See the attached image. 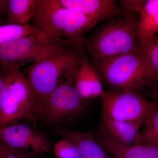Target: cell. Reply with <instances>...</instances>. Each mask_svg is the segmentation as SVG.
I'll list each match as a JSON object with an SVG mask.
<instances>
[{"mask_svg":"<svg viewBox=\"0 0 158 158\" xmlns=\"http://www.w3.org/2000/svg\"><path fill=\"white\" fill-rule=\"evenodd\" d=\"M32 25L49 42L81 45L85 34L96 25L89 18L63 7L59 0H37Z\"/></svg>","mask_w":158,"mask_h":158,"instance_id":"cell-1","label":"cell"},{"mask_svg":"<svg viewBox=\"0 0 158 158\" xmlns=\"http://www.w3.org/2000/svg\"><path fill=\"white\" fill-rule=\"evenodd\" d=\"M80 62L78 46L59 45L29 66L27 78L37 94L38 102L59 85L74 82Z\"/></svg>","mask_w":158,"mask_h":158,"instance_id":"cell-2","label":"cell"},{"mask_svg":"<svg viewBox=\"0 0 158 158\" xmlns=\"http://www.w3.org/2000/svg\"><path fill=\"white\" fill-rule=\"evenodd\" d=\"M135 16L117 18L106 21L88 37L81 46L87 51L93 65L130 53H138Z\"/></svg>","mask_w":158,"mask_h":158,"instance_id":"cell-3","label":"cell"},{"mask_svg":"<svg viewBox=\"0 0 158 158\" xmlns=\"http://www.w3.org/2000/svg\"><path fill=\"white\" fill-rule=\"evenodd\" d=\"M38 104L37 94L20 69L8 70L0 127L23 120L35 122Z\"/></svg>","mask_w":158,"mask_h":158,"instance_id":"cell-4","label":"cell"},{"mask_svg":"<svg viewBox=\"0 0 158 158\" xmlns=\"http://www.w3.org/2000/svg\"><path fill=\"white\" fill-rule=\"evenodd\" d=\"M93 65L109 89L141 91L150 83L140 52L105 60Z\"/></svg>","mask_w":158,"mask_h":158,"instance_id":"cell-5","label":"cell"},{"mask_svg":"<svg viewBox=\"0 0 158 158\" xmlns=\"http://www.w3.org/2000/svg\"><path fill=\"white\" fill-rule=\"evenodd\" d=\"M85 101L77 90L74 82H65L38 102L36 121L55 127L66 124L81 115Z\"/></svg>","mask_w":158,"mask_h":158,"instance_id":"cell-6","label":"cell"},{"mask_svg":"<svg viewBox=\"0 0 158 158\" xmlns=\"http://www.w3.org/2000/svg\"><path fill=\"white\" fill-rule=\"evenodd\" d=\"M58 46L49 42L39 32L20 37L0 45V69H20L37 62Z\"/></svg>","mask_w":158,"mask_h":158,"instance_id":"cell-7","label":"cell"},{"mask_svg":"<svg viewBox=\"0 0 158 158\" xmlns=\"http://www.w3.org/2000/svg\"><path fill=\"white\" fill-rule=\"evenodd\" d=\"M102 112L111 118L127 122L144 121L154 101L137 90L109 89L101 97Z\"/></svg>","mask_w":158,"mask_h":158,"instance_id":"cell-8","label":"cell"},{"mask_svg":"<svg viewBox=\"0 0 158 158\" xmlns=\"http://www.w3.org/2000/svg\"><path fill=\"white\" fill-rule=\"evenodd\" d=\"M0 140L11 148L37 156L50 152L53 147L45 134L20 122L0 127Z\"/></svg>","mask_w":158,"mask_h":158,"instance_id":"cell-9","label":"cell"},{"mask_svg":"<svg viewBox=\"0 0 158 158\" xmlns=\"http://www.w3.org/2000/svg\"><path fill=\"white\" fill-rule=\"evenodd\" d=\"M63 7L81 13L98 23L108 20L131 16L114 0H59Z\"/></svg>","mask_w":158,"mask_h":158,"instance_id":"cell-10","label":"cell"},{"mask_svg":"<svg viewBox=\"0 0 158 158\" xmlns=\"http://www.w3.org/2000/svg\"><path fill=\"white\" fill-rule=\"evenodd\" d=\"M78 48L80 62L75 78L76 88L82 98L85 100L101 98L105 91L103 81L89 60L83 47L78 45Z\"/></svg>","mask_w":158,"mask_h":158,"instance_id":"cell-11","label":"cell"},{"mask_svg":"<svg viewBox=\"0 0 158 158\" xmlns=\"http://www.w3.org/2000/svg\"><path fill=\"white\" fill-rule=\"evenodd\" d=\"M97 141L113 158H158V146L153 144H122L103 126L94 133Z\"/></svg>","mask_w":158,"mask_h":158,"instance_id":"cell-12","label":"cell"},{"mask_svg":"<svg viewBox=\"0 0 158 158\" xmlns=\"http://www.w3.org/2000/svg\"><path fill=\"white\" fill-rule=\"evenodd\" d=\"M53 133L74 143L82 158H113L97 141L93 130L77 132L61 126L54 127Z\"/></svg>","mask_w":158,"mask_h":158,"instance_id":"cell-13","label":"cell"},{"mask_svg":"<svg viewBox=\"0 0 158 158\" xmlns=\"http://www.w3.org/2000/svg\"><path fill=\"white\" fill-rule=\"evenodd\" d=\"M140 15L135 28L139 49L149 44L158 36V0L145 1Z\"/></svg>","mask_w":158,"mask_h":158,"instance_id":"cell-14","label":"cell"},{"mask_svg":"<svg viewBox=\"0 0 158 158\" xmlns=\"http://www.w3.org/2000/svg\"><path fill=\"white\" fill-rule=\"evenodd\" d=\"M102 119L103 127L116 141L127 145L138 144L143 121H120L111 118L103 112Z\"/></svg>","mask_w":158,"mask_h":158,"instance_id":"cell-15","label":"cell"},{"mask_svg":"<svg viewBox=\"0 0 158 158\" xmlns=\"http://www.w3.org/2000/svg\"><path fill=\"white\" fill-rule=\"evenodd\" d=\"M37 0H9L6 24H29L37 6Z\"/></svg>","mask_w":158,"mask_h":158,"instance_id":"cell-16","label":"cell"},{"mask_svg":"<svg viewBox=\"0 0 158 158\" xmlns=\"http://www.w3.org/2000/svg\"><path fill=\"white\" fill-rule=\"evenodd\" d=\"M153 101L152 106L144 118L138 144L158 146V103Z\"/></svg>","mask_w":158,"mask_h":158,"instance_id":"cell-17","label":"cell"},{"mask_svg":"<svg viewBox=\"0 0 158 158\" xmlns=\"http://www.w3.org/2000/svg\"><path fill=\"white\" fill-rule=\"evenodd\" d=\"M139 50L147 69L150 83L158 82V36Z\"/></svg>","mask_w":158,"mask_h":158,"instance_id":"cell-18","label":"cell"},{"mask_svg":"<svg viewBox=\"0 0 158 158\" xmlns=\"http://www.w3.org/2000/svg\"><path fill=\"white\" fill-rule=\"evenodd\" d=\"M39 33L33 26L5 24L0 25V45L20 37Z\"/></svg>","mask_w":158,"mask_h":158,"instance_id":"cell-19","label":"cell"},{"mask_svg":"<svg viewBox=\"0 0 158 158\" xmlns=\"http://www.w3.org/2000/svg\"><path fill=\"white\" fill-rule=\"evenodd\" d=\"M53 151L57 158H82L76 144L67 138H62L57 141Z\"/></svg>","mask_w":158,"mask_h":158,"instance_id":"cell-20","label":"cell"},{"mask_svg":"<svg viewBox=\"0 0 158 158\" xmlns=\"http://www.w3.org/2000/svg\"><path fill=\"white\" fill-rule=\"evenodd\" d=\"M36 156L32 152L11 148L0 140V158H36Z\"/></svg>","mask_w":158,"mask_h":158,"instance_id":"cell-21","label":"cell"},{"mask_svg":"<svg viewBox=\"0 0 158 158\" xmlns=\"http://www.w3.org/2000/svg\"><path fill=\"white\" fill-rule=\"evenodd\" d=\"M145 2V1H119L120 6L125 12L129 15L135 16L136 13L140 14Z\"/></svg>","mask_w":158,"mask_h":158,"instance_id":"cell-22","label":"cell"},{"mask_svg":"<svg viewBox=\"0 0 158 158\" xmlns=\"http://www.w3.org/2000/svg\"><path fill=\"white\" fill-rule=\"evenodd\" d=\"M8 70L0 69V112L6 92Z\"/></svg>","mask_w":158,"mask_h":158,"instance_id":"cell-23","label":"cell"},{"mask_svg":"<svg viewBox=\"0 0 158 158\" xmlns=\"http://www.w3.org/2000/svg\"><path fill=\"white\" fill-rule=\"evenodd\" d=\"M148 86L149 87V94L153 101L158 103V82H152Z\"/></svg>","mask_w":158,"mask_h":158,"instance_id":"cell-24","label":"cell"},{"mask_svg":"<svg viewBox=\"0 0 158 158\" xmlns=\"http://www.w3.org/2000/svg\"><path fill=\"white\" fill-rule=\"evenodd\" d=\"M9 0H0V17L3 13L7 12Z\"/></svg>","mask_w":158,"mask_h":158,"instance_id":"cell-25","label":"cell"},{"mask_svg":"<svg viewBox=\"0 0 158 158\" xmlns=\"http://www.w3.org/2000/svg\"></svg>","mask_w":158,"mask_h":158,"instance_id":"cell-26","label":"cell"}]
</instances>
